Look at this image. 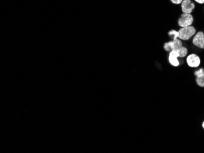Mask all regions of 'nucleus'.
<instances>
[{
	"label": "nucleus",
	"mask_w": 204,
	"mask_h": 153,
	"mask_svg": "<svg viewBox=\"0 0 204 153\" xmlns=\"http://www.w3.org/2000/svg\"><path fill=\"white\" fill-rule=\"evenodd\" d=\"M192 44L194 46L204 49V32L202 31H199L194 35L192 39Z\"/></svg>",
	"instance_id": "nucleus-5"
},
{
	"label": "nucleus",
	"mask_w": 204,
	"mask_h": 153,
	"mask_svg": "<svg viewBox=\"0 0 204 153\" xmlns=\"http://www.w3.org/2000/svg\"><path fill=\"white\" fill-rule=\"evenodd\" d=\"M187 63L191 68H197L201 64V58L196 54L192 53L188 56Z\"/></svg>",
	"instance_id": "nucleus-4"
},
{
	"label": "nucleus",
	"mask_w": 204,
	"mask_h": 153,
	"mask_svg": "<svg viewBox=\"0 0 204 153\" xmlns=\"http://www.w3.org/2000/svg\"><path fill=\"white\" fill-rule=\"evenodd\" d=\"M183 0H171V1L174 4H181Z\"/></svg>",
	"instance_id": "nucleus-12"
},
{
	"label": "nucleus",
	"mask_w": 204,
	"mask_h": 153,
	"mask_svg": "<svg viewBox=\"0 0 204 153\" xmlns=\"http://www.w3.org/2000/svg\"><path fill=\"white\" fill-rule=\"evenodd\" d=\"M196 5L191 0H183L181 3V8L183 13L191 14L195 9Z\"/></svg>",
	"instance_id": "nucleus-6"
},
{
	"label": "nucleus",
	"mask_w": 204,
	"mask_h": 153,
	"mask_svg": "<svg viewBox=\"0 0 204 153\" xmlns=\"http://www.w3.org/2000/svg\"><path fill=\"white\" fill-rule=\"evenodd\" d=\"M204 75V69L202 68L196 70L194 72V75L196 77L199 76H201V75Z\"/></svg>",
	"instance_id": "nucleus-10"
},
{
	"label": "nucleus",
	"mask_w": 204,
	"mask_h": 153,
	"mask_svg": "<svg viewBox=\"0 0 204 153\" xmlns=\"http://www.w3.org/2000/svg\"><path fill=\"white\" fill-rule=\"evenodd\" d=\"M182 46H183V44L181 40L178 38H174L172 41H170L164 44V49L166 51L170 52L173 50L177 51Z\"/></svg>",
	"instance_id": "nucleus-3"
},
{
	"label": "nucleus",
	"mask_w": 204,
	"mask_h": 153,
	"mask_svg": "<svg viewBox=\"0 0 204 153\" xmlns=\"http://www.w3.org/2000/svg\"><path fill=\"white\" fill-rule=\"evenodd\" d=\"M202 128H203L204 129V121L203 122V123H202Z\"/></svg>",
	"instance_id": "nucleus-14"
},
{
	"label": "nucleus",
	"mask_w": 204,
	"mask_h": 153,
	"mask_svg": "<svg viewBox=\"0 0 204 153\" xmlns=\"http://www.w3.org/2000/svg\"><path fill=\"white\" fill-rule=\"evenodd\" d=\"M194 21V17L191 14L183 13L178 20V25L181 28L191 26Z\"/></svg>",
	"instance_id": "nucleus-2"
},
{
	"label": "nucleus",
	"mask_w": 204,
	"mask_h": 153,
	"mask_svg": "<svg viewBox=\"0 0 204 153\" xmlns=\"http://www.w3.org/2000/svg\"><path fill=\"white\" fill-rule=\"evenodd\" d=\"M196 82L197 86L201 87H204V75L196 77Z\"/></svg>",
	"instance_id": "nucleus-9"
},
{
	"label": "nucleus",
	"mask_w": 204,
	"mask_h": 153,
	"mask_svg": "<svg viewBox=\"0 0 204 153\" xmlns=\"http://www.w3.org/2000/svg\"><path fill=\"white\" fill-rule=\"evenodd\" d=\"M194 1L199 4H204V0H194Z\"/></svg>",
	"instance_id": "nucleus-13"
},
{
	"label": "nucleus",
	"mask_w": 204,
	"mask_h": 153,
	"mask_svg": "<svg viewBox=\"0 0 204 153\" xmlns=\"http://www.w3.org/2000/svg\"><path fill=\"white\" fill-rule=\"evenodd\" d=\"M179 58V54L177 51H171L169 52L168 60L171 65L173 67H178L180 65V62L178 58Z\"/></svg>",
	"instance_id": "nucleus-7"
},
{
	"label": "nucleus",
	"mask_w": 204,
	"mask_h": 153,
	"mask_svg": "<svg viewBox=\"0 0 204 153\" xmlns=\"http://www.w3.org/2000/svg\"><path fill=\"white\" fill-rule=\"evenodd\" d=\"M177 51L179 54V58H184L188 54V49L185 46H182Z\"/></svg>",
	"instance_id": "nucleus-8"
},
{
	"label": "nucleus",
	"mask_w": 204,
	"mask_h": 153,
	"mask_svg": "<svg viewBox=\"0 0 204 153\" xmlns=\"http://www.w3.org/2000/svg\"><path fill=\"white\" fill-rule=\"evenodd\" d=\"M168 34H169V35H173L174 39V38H178V31L172 30V31L169 32Z\"/></svg>",
	"instance_id": "nucleus-11"
},
{
	"label": "nucleus",
	"mask_w": 204,
	"mask_h": 153,
	"mask_svg": "<svg viewBox=\"0 0 204 153\" xmlns=\"http://www.w3.org/2000/svg\"><path fill=\"white\" fill-rule=\"evenodd\" d=\"M178 32V39L182 40H188L194 36L196 33V30L193 26H189L181 28Z\"/></svg>",
	"instance_id": "nucleus-1"
}]
</instances>
